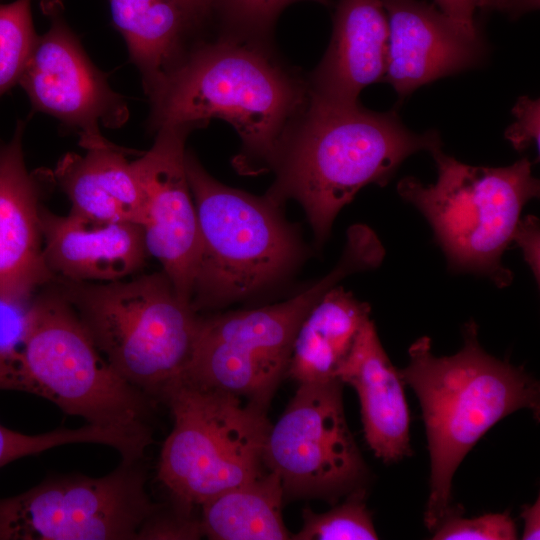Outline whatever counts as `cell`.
<instances>
[{
    "label": "cell",
    "instance_id": "1",
    "mask_svg": "<svg viewBox=\"0 0 540 540\" xmlns=\"http://www.w3.org/2000/svg\"><path fill=\"white\" fill-rule=\"evenodd\" d=\"M147 95L150 132L164 126L195 130L212 119L224 120L241 139L234 167L255 175L271 171L311 90L308 78L278 59L267 40L222 33L193 42Z\"/></svg>",
    "mask_w": 540,
    "mask_h": 540
},
{
    "label": "cell",
    "instance_id": "2",
    "mask_svg": "<svg viewBox=\"0 0 540 540\" xmlns=\"http://www.w3.org/2000/svg\"><path fill=\"white\" fill-rule=\"evenodd\" d=\"M441 145L436 131L415 133L395 111L378 113L311 93L282 139L271 169L275 180L264 196L280 207L299 203L321 246L340 210L364 186H384L407 157Z\"/></svg>",
    "mask_w": 540,
    "mask_h": 540
},
{
    "label": "cell",
    "instance_id": "3",
    "mask_svg": "<svg viewBox=\"0 0 540 540\" xmlns=\"http://www.w3.org/2000/svg\"><path fill=\"white\" fill-rule=\"evenodd\" d=\"M464 345L437 357L427 336L408 350L399 370L419 399L430 453V494L424 524L434 530L452 509V479L480 438L498 421L522 408L539 417V384L522 368L486 353L473 320L464 326Z\"/></svg>",
    "mask_w": 540,
    "mask_h": 540
},
{
    "label": "cell",
    "instance_id": "4",
    "mask_svg": "<svg viewBox=\"0 0 540 540\" xmlns=\"http://www.w3.org/2000/svg\"><path fill=\"white\" fill-rule=\"evenodd\" d=\"M384 247L366 225L346 233L334 268L282 302L203 317L191 360L180 381L233 394L268 409L287 376L297 331L313 306L345 277L377 268Z\"/></svg>",
    "mask_w": 540,
    "mask_h": 540
},
{
    "label": "cell",
    "instance_id": "5",
    "mask_svg": "<svg viewBox=\"0 0 540 540\" xmlns=\"http://www.w3.org/2000/svg\"><path fill=\"white\" fill-rule=\"evenodd\" d=\"M52 283L123 379L153 400L181 380L203 316L178 296L164 271L113 282Z\"/></svg>",
    "mask_w": 540,
    "mask_h": 540
},
{
    "label": "cell",
    "instance_id": "6",
    "mask_svg": "<svg viewBox=\"0 0 540 540\" xmlns=\"http://www.w3.org/2000/svg\"><path fill=\"white\" fill-rule=\"evenodd\" d=\"M200 250L191 306L225 307L288 277L307 250L282 207L213 178L186 150Z\"/></svg>",
    "mask_w": 540,
    "mask_h": 540
},
{
    "label": "cell",
    "instance_id": "7",
    "mask_svg": "<svg viewBox=\"0 0 540 540\" xmlns=\"http://www.w3.org/2000/svg\"><path fill=\"white\" fill-rule=\"evenodd\" d=\"M15 390L44 397L69 415L147 447L153 442V399L109 365L52 282L34 295Z\"/></svg>",
    "mask_w": 540,
    "mask_h": 540
},
{
    "label": "cell",
    "instance_id": "8",
    "mask_svg": "<svg viewBox=\"0 0 540 540\" xmlns=\"http://www.w3.org/2000/svg\"><path fill=\"white\" fill-rule=\"evenodd\" d=\"M437 180L424 185L405 177L397 191L429 222L450 270L488 277L508 286L512 272L502 255L512 242L524 205L539 196L532 165L522 158L506 167L472 166L431 152Z\"/></svg>",
    "mask_w": 540,
    "mask_h": 540
},
{
    "label": "cell",
    "instance_id": "9",
    "mask_svg": "<svg viewBox=\"0 0 540 540\" xmlns=\"http://www.w3.org/2000/svg\"><path fill=\"white\" fill-rule=\"evenodd\" d=\"M162 400L174 425L162 446L158 479L171 497L200 507L266 470L268 409L185 381Z\"/></svg>",
    "mask_w": 540,
    "mask_h": 540
},
{
    "label": "cell",
    "instance_id": "10",
    "mask_svg": "<svg viewBox=\"0 0 540 540\" xmlns=\"http://www.w3.org/2000/svg\"><path fill=\"white\" fill-rule=\"evenodd\" d=\"M140 461H122L99 478H50L0 499V540L137 539L155 506Z\"/></svg>",
    "mask_w": 540,
    "mask_h": 540
},
{
    "label": "cell",
    "instance_id": "11",
    "mask_svg": "<svg viewBox=\"0 0 540 540\" xmlns=\"http://www.w3.org/2000/svg\"><path fill=\"white\" fill-rule=\"evenodd\" d=\"M339 379L298 384L264 448L284 498L337 500L360 488L367 469L348 427Z\"/></svg>",
    "mask_w": 540,
    "mask_h": 540
},
{
    "label": "cell",
    "instance_id": "12",
    "mask_svg": "<svg viewBox=\"0 0 540 540\" xmlns=\"http://www.w3.org/2000/svg\"><path fill=\"white\" fill-rule=\"evenodd\" d=\"M57 9L50 28L37 37L19 83L34 111L56 118L85 149L113 144L100 127L119 128L129 118L124 97L91 62Z\"/></svg>",
    "mask_w": 540,
    "mask_h": 540
},
{
    "label": "cell",
    "instance_id": "13",
    "mask_svg": "<svg viewBox=\"0 0 540 540\" xmlns=\"http://www.w3.org/2000/svg\"><path fill=\"white\" fill-rule=\"evenodd\" d=\"M193 129L164 126L151 148L131 162L144 200L142 228L150 256L156 258L178 296L191 304L200 239L185 166L186 139Z\"/></svg>",
    "mask_w": 540,
    "mask_h": 540
},
{
    "label": "cell",
    "instance_id": "14",
    "mask_svg": "<svg viewBox=\"0 0 540 540\" xmlns=\"http://www.w3.org/2000/svg\"><path fill=\"white\" fill-rule=\"evenodd\" d=\"M388 22L383 81L403 98L438 78L480 63L485 45L477 27L464 26L434 5L381 0Z\"/></svg>",
    "mask_w": 540,
    "mask_h": 540
},
{
    "label": "cell",
    "instance_id": "15",
    "mask_svg": "<svg viewBox=\"0 0 540 540\" xmlns=\"http://www.w3.org/2000/svg\"><path fill=\"white\" fill-rule=\"evenodd\" d=\"M25 123L0 142V296H32L53 282L43 256L42 184L52 172H29L22 148Z\"/></svg>",
    "mask_w": 540,
    "mask_h": 540
},
{
    "label": "cell",
    "instance_id": "16",
    "mask_svg": "<svg viewBox=\"0 0 540 540\" xmlns=\"http://www.w3.org/2000/svg\"><path fill=\"white\" fill-rule=\"evenodd\" d=\"M40 228L44 261L55 279L124 280L142 269L149 256L143 228L135 222L58 215L42 206Z\"/></svg>",
    "mask_w": 540,
    "mask_h": 540
},
{
    "label": "cell",
    "instance_id": "17",
    "mask_svg": "<svg viewBox=\"0 0 540 540\" xmlns=\"http://www.w3.org/2000/svg\"><path fill=\"white\" fill-rule=\"evenodd\" d=\"M388 22L381 0H339L330 44L308 76L311 93L339 104L358 103L360 92L386 71Z\"/></svg>",
    "mask_w": 540,
    "mask_h": 540
},
{
    "label": "cell",
    "instance_id": "18",
    "mask_svg": "<svg viewBox=\"0 0 540 540\" xmlns=\"http://www.w3.org/2000/svg\"><path fill=\"white\" fill-rule=\"evenodd\" d=\"M337 377L351 385L359 397L365 441L375 456L391 463L410 455V411L404 381L370 319L359 331Z\"/></svg>",
    "mask_w": 540,
    "mask_h": 540
},
{
    "label": "cell",
    "instance_id": "19",
    "mask_svg": "<svg viewBox=\"0 0 540 540\" xmlns=\"http://www.w3.org/2000/svg\"><path fill=\"white\" fill-rule=\"evenodd\" d=\"M125 152L111 144L59 160L53 179L68 197L70 212L98 221L142 224L143 194Z\"/></svg>",
    "mask_w": 540,
    "mask_h": 540
},
{
    "label": "cell",
    "instance_id": "20",
    "mask_svg": "<svg viewBox=\"0 0 540 540\" xmlns=\"http://www.w3.org/2000/svg\"><path fill=\"white\" fill-rule=\"evenodd\" d=\"M370 307L336 285L309 311L294 339L287 376L298 384L338 379Z\"/></svg>",
    "mask_w": 540,
    "mask_h": 540
},
{
    "label": "cell",
    "instance_id": "21",
    "mask_svg": "<svg viewBox=\"0 0 540 540\" xmlns=\"http://www.w3.org/2000/svg\"><path fill=\"white\" fill-rule=\"evenodd\" d=\"M146 94L177 64L196 31L177 0H108Z\"/></svg>",
    "mask_w": 540,
    "mask_h": 540
},
{
    "label": "cell",
    "instance_id": "22",
    "mask_svg": "<svg viewBox=\"0 0 540 540\" xmlns=\"http://www.w3.org/2000/svg\"><path fill=\"white\" fill-rule=\"evenodd\" d=\"M283 488L268 469L253 480L200 505L204 536L212 540H288L283 522Z\"/></svg>",
    "mask_w": 540,
    "mask_h": 540
},
{
    "label": "cell",
    "instance_id": "23",
    "mask_svg": "<svg viewBox=\"0 0 540 540\" xmlns=\"http://www.w3.org/2000/svg\"><path fill=\"white\" fill-rule=\"evenodd\" d=\"M347 499L324 513L310 508L302 512L301 529L293 540H375L378 539L371 513L365 503L362 487L349 493Z\"/></svg>",
    "mask_w": 540,
    "mask_h": 540
},
{
    "label": "cell",
    "instance_id": "24",
    "mask_svg": "<svg viewBox=\"0 0 540 540\" xmlns=\"http://www.w3.org/2000/svg\"><path fill=\"white\" fill-rule=\"evenodd\" d=\"M0 0V97L19 83L38 37L31 0Z\"/></svg>",
    "mask_w": 540,
    "mask_h": 540
},
{
    "label": "cell",
    "instance_id": "25",
    "mask_svg": "<svg viewBox=\"0 0 540 540\" xmlns=\"http://www.w3.org/2000/svg\"><path fill=\"white\" fill-rule=\"evenodd\" d=\"M71 443H97L117 448L121 444V437L110 429L92 424L78 429L61 428L27 435L0 423V468L16 459Z\"/></svg>",
    "mask_w": 540,
    "mask_h": 540
},
{
    "label": "cell",
    "instance_id": "26",
    "mask_svg": "<svg viewBox=\"0 0 540 540\" xmlns=\"http://www.w3.org/2000/svg\"><path fill=\"white\" fill-rule=\"evenodd\" d=\"M313 1L329 5L330 0H212L223 25V33L244 38L268 40L270 29L278 15L289 5Z\"/></svg>",
    "mask_w": 540,
    "mask_h": 540
},
{
    "label": "cell",
    "instance_id": "27",
    "mask_svg": "<svg viewBox=\"0 0 540 540\" xmlns=\"http://www.w3.org/2000/svg\"><path fill=\"white\" fill-rule=\"evenodd\" d=\"M34 295L0 296V390L15 389Z\"/></svg>",
    "mask_w": 540,
    "mask_h": 540
},
{
    "label": "cell",
    "instance_id": "28",
    "mask_svg": "<svg viewBox=\"0 0 540 540\" xmlns=\"http://www.w3.org/2000/svg\"><path fill=\"white\" fill-rule=\"evenodd\" d=\"M198 506L171 497L166 505L155 504L143 522L137 539L197 540L204 536Z\"/></svg>",
    "mask_w": 540,
    "mask_h": 540
},
{
    "label": "cell",
    "instance_id": "29",
    "mask_svg": "<svg viewBox=\"0 0 540 540\" xmlns=\"http://www.w3.org/2000/svg\"><path fill=\"white\" fill-rule=\"evenodd\" d=\"M458 507L450 512L434 529V540H515L517 530L508 513L484 514L463 518Z\"/></svg>",
    "mask_w": 540,
    "mask_h": 540
},
{
    "label": "cell",
    "instance_id": "30",
    "mask_svg": "<svg viewBox=\"0 0 540 540\" xmlns=\"http://www.w3.org/2000/svg\"><path fill=\"white\" fill-rule=\"evenodd\" d=\"M517 121L505 132L513 147L522 151L531 144L539 145V101L528 97L519 99L513 109Z\"/></svg>",
    "mask_w": 540,
    "mask_h": 540
},
{
    "label": "cell",
    "instance_id": "31",
    "mask_svg": "<svg viewBox=\"0 0 540 540\" xmlns=\"http://www.w3.org/2000/svg\"><path fill=\"white\" fill-rule=\"evenodd\" d=\"M514 241L522 250L525 262L530 267L537 283L540 277V229L539 220L534 215L520 218L513 234Z\"/></svg>",
    "mask_w": 540,
    "mask_h": 540
},
{
    "label": "cell",
    "instance_id": "32",
    "mask_svg": "<svg viewBox=\"0 0 540 540\" xmlns=\"http://www.w3.org/2000/svg\"><path fill=\"white\" fill-rule=\"evenodd\" d=\"M478 0H435L440 10L454 21L467 26L476 27L474 12Z\"/></svg>",
    "mask_w": 540,
    "mask_h": 540
},
{
    "label": "cell",
    "instance_id": "33",
    "mask_svg": "<svg viewBox=\"0 0 540 540\" xmlns=\"http://www.w3.org/2000/svg\"><path fill=\"white\" fill-rule=\"evenodd\" d=\"M190 24L197 31L212 13V0H177Z\"/></svg>",
    "mask_w": 540,
    "mask_h": 540
},
{
    "label": "cell",
    "instance_id": "34",
    "mask_svg": "<svg viewBox=\"0 0 540 540\" xmlns=\"http://www.w3.org/2000/svg\"><path fill=\"white\" fill-rule=\"evenodd\" d=\"M538 6V0H478L477 7L489 10H498L511 14H520L522 12L535 9Z\"/></svg>",
    "mask_w": 540,
    "mask_h": 540
},
{
    "label": "cell",
    "instance_id": "35",
    "mask_svg": "<svg viewBox=\"0 0 540 540\" xmlns=\"http://www.w3.org/2000/svg\"><path fill=\"white\" fill-rule=\"evenodd\" d=\"M521 518L524 520L522 539L538 540L540 538V497L532 505L522 507Z\"/></svg>",
    "mask_w": 540,
    "mask_h": 540
},
{
    "label": "cell",
    "instance_id": "36",
    "mask_svg": "<svg viewBox=\"0 0 540 540\" xmlns=\"http://www.w3.org/2000/svg\"><path fill=\"white\" fill-rule=\"evenodd\" d=\"M40 6L42 12L47 16H49L55 10L63 8L61 0H40Z\"/></svg>",
    "mask_w": 540,
    "mask_h": 540
}]
</instances>
